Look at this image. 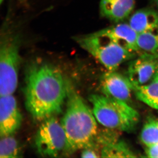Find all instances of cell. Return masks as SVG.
Segmentation results:
<instances>
[{"label":"cell","instance_id":"6da1fadb","mask_svg":"<svg viewBox=\"0 0 158 158\" xmlns=\"http://www.w3.org/2000/svg\"><path fill=\"white\" fill-rule=\"evenodd\" d=\"M25 81V106L34 119L43 121L61 112L67 89L59 68L42 60H34L27 66Z\"/></svg>","mask_w":158,"mask_h":158},{"label":"cell","instance_id":"7a4b0ae2","mask_svg":"<svg viewBox=\"0 0 158 158\" xmlns=\"http://www.w3.org/2000/svg\"><path fill=\"white\" fill-rule=\"evenodd\" d=\"M67 107L61 124L65 132L67 154L90 147L98 133L97 120L92 111L70 82L66 81Z\"/></svg>","mask_w":158,"mask_h":158},{"label":"cell","instance_id":"3957f363","mask_svg":"<svg viewBox=\"0 0 158 158\" xmlns=\"http://www.w3.org/2000/svg\"><path fill=\"white\" fill-rule=\"evenodd\" d=\"M89 99L97 121L105 127L130 132L138 125L140 115L129 104L104 94H91Z\"/></svg>","mask_w":158,"mask_h":158},{"label":"cell","instance_id":"277c9868","mask_svg":"<svg viewBox=\"0 0 158 158\" xmlns=\"http://www.w3.org/2000/svg\"><path fill=\"white\" fill-rule=\"evenodd\" d=\"M74 40L109 71H116L122 63L137 56L122 47L101 31L77 36Z\"/></svg>","mask_w":158,"mask_h":158},{"label":"cell","instance_id":"5b68a950","mask_svg":"<svg viewBox=\"0 0 158 158\" xmlns=\"http://www.w3.org/2000/svg\"><path fill=\"white\" fill-rule=\"evenodd\" d=\"M0 48V95L13 94L18 82L21 58L20 39L18 34L4 30Z\"/></svg>","mask_w":158,"mask_h":158},{"label":"cell","instance_id":"8992f818","mask_svg":"<svg viewBox=\"0 0 158 158\" xmlns=\"http://www.w3.org/2000/svg\"><path fill=\"white\" fill-rule=\"evenodd\" d=\"M35 142L37 152L43 156L56 157L65 151L66 137L61 123L54 116L43 120Z\"/></svg>","mask_w":158,"mask_h":158},{"label":"cell","instance_id":"52a82bcc","mask_svg":"<svg viewBox=\"0 0 158 158\" xmlns=\"http://www.w3.org/2000/svg\"><path fill=\"white\" fill-rule=\"evenodd\" d=\"M101 87L105 96L128 104L131 99L135 88L127 76L116 71H108L104 74L101 81Z\"/></svg>","mask_w":158,"mask_h":158},{"label":"cell","instance_id":"ba28073f","mask_svg":"<svg viewBox=\"0 0 158 158\" xmlns=\"http://www.w3.org/2000/svg\"><path fill=\"white\" fill-rule=\"evenodd\" d=\"M135 58L129 65L127 76L135 87L147 85L157 71L158 56L140 55Z\"/></svg>","mask_w":158,"mask_h":158},{"label":"cell","instance_id":"9c48e42d","mask_svg":"<svg viewBox=\"0 0 158 158\" xmlns=\"http://www.w3.org/2000/svg\"><path fill=\"white\" fill-rule=\"evenodd\" d=\"M22 116L12 94L1 96L0 137L11 135L20 127Z\"/></svg>","mask_w":158,"mask_h":158},{"label":"cell","instance_id":"30bf717a","mask_svg":"<svg viewBox=\"0 0 158 158\" xmlns=\"http://www.w3.org/2000/svg\"><path fill=\"white\" fill-rule=\"evenodd\" d=\"M101 31L122 47L138 56V34L128 23H120Z\"/></svg>","mask_w":158,"mask_h":158},{"label":"cell","instance_id":"8fae6325","mask_svg":"<svg viewBox=\"0 0 158 158\" xmlns=\"http://www.w3.org/2000/svg\"><path fill=\"white\" fill-rule=\"evenodd\" d=\"M135 6V0H101L100 10L103 16L118 23L129 16Z\"/></svg>","mask_w":158,"mask_h":158},{"label":"cell","instance_id":"7c38bea8","mask_svg":"<svg viewBox=\"0 0 158 158\" xmlns=\"http://www.w3.org/2000/svg\"><path fill=\"white\" fill-rule=\"evenodd\" d=\"M128 24L137 34H141L158 24V13L150 9H140L131 16Z\"/></svg>","mask_w":158,"mask_h":158},{"label":"cell","instance_id":"4fadbf2b","mask_svg":"<svg viewBox=\"0 0 158 158\" xmlns=\"http://www.w3.org/2000/svg\"><path fill=\"white\" fill-rule=\"evenodd\" d=\"M138 56H158V24L148 31L138 34Z\"/></svg>","mask_w":158,"mask_h":158},{"label":"cell","instance_id":"5bb4252c","mask_svg":"<svg viewBox=\"0 0 158 158\" xmlns=\"http://www.w3.org/2000/svg\"><path fill=\"white\" fill-rule=\"evenodd\" d=\"M134 93L139 101L158 110V78H154L147 85L135 87Z\"/></svg>","mask_w":158,"mask_h":158},{"label":"cell","instance_id":"9a60e30c","mask_svg":"<svg viewBox=\"0 0 158 158\" xmlns=\"http://www.w3.org/2000/svg\"><path fill=\"white\" fill-rule=\"evenodd\" d=\"M103 158H135L136 154L124 141L117 140L104 146L101 151Z\"/></svg>","mask_w":158,"mask_h":158},{"label":"cell","instance_id":"2e32d148","mask_svg":"<svg viewBox=\"0 0 158 158\" xmlns=\"http://www.w3.org/2000/svg\"><path fill=\"white\" fill-rule=\"evenodd\" d=\"M140 140L145 146L158 143V118L152 116L148 118L141 129Z\"/></svg>","mask_w":158,"mask_h":158},{"label":"cell","instance_id":"e0dca14e","mask_svg":"<svg viewBox=\"0 0 158 158\" xmlns=\"http://www.w3.org/2000/svg\"><path fill=\"white\" fill-rule=\"evenodd\" d=\"M0 158H14L21 156V149L18 141L11 135L1 138Z\"/></svg>","mask_w":158,"mask_h":158},{"label":"cell","instance_id":"ac0fdd59","mask_svg":"<svg viewBox=\"0 0 158 158\" xmlns=\"http://www.w3.org/2000/svg\"><path fill=\"white\" fill-rule=\"evenodd\" d=\"M94 144L83 149L81 157L82 158H98L101 157L100 156H101L100 153H98Z\"/></svg>","mask_w":158,"mask_h":158},{"label":"cell","instance_id":"d6986e66","mask_svg":"<svg viewBox=\"0 0 158 158\" xmlns=\"http://www.w3.org/2000/svg\"><path fill=\"white\" fill-rule=\"evenodd\" d=\"M145 153L148 157L158 158V143L146 146Z\"/></svg>","mask_w":158,"mask_h":158},{"label":"cell","instance_id":"ffe728a7","mask_svg":"<svg viewBox=\"0 0 158 158\" xmlns=\"http://www.w3.org/2000/svg\"><path fill=\"white\" fill-rule=\"evenodd\" d=\"M154 78H158V69L156 73V75L154 77Z\"/></svg>","mask_w":158,"mask_h":158},{"label":"cell","instance_id":"44dd1931","mask_svg":"<svg viewBox=\"0 0 158 158\" xmlns=\"http://www.w3.org/2000/svg\"><path fill=\"white\" fill-rule=\"evenodd\" d=\"M156 4L157 6L158 7V0H155Z\"/></svg>","mask_w":158,"mask_h":158},{"label":"cell","instance_id":"7402d4cb","mask_svg":"<svg viewBox=\"0 0 158 158\" xmlns=\"http://www.w3.org/2000/svg\"><path fill=\"white\" fill-rule=\"evenodd\" d=\"M4 0H1V3H2V2H3V1H4Z\"/></svg>","mask_w":158,"mask_h":158}]
</instances>
